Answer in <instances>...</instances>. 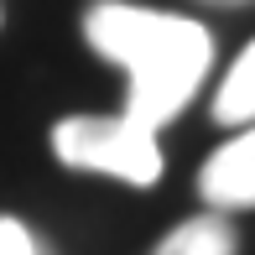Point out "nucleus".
<instances>
[{
	"label": "nucleus",
	"instance_id": "nucleus-1",
	"mask_svg": "<svg viewBox=\"0 0 255 255\" xmlns=\"http://www.w3.org/2000/svg\"><path fill=\"white\" fill-rule=\"evenodd\" d=\"M84 31L110 63L130 68V99L120 115H130L146 130H161L177 120L188 110V99L198 94L208 63H214V42L198 21L125 5V0L94 5Z\"/></svg>",
	"mask_w": 255,
	"mask_h": 255
},
{
	"label": "nucleus",
	"instance_id": "nucleus-2",
	"mask_svg": "<svg viewBox=\"0 0 255 255\" xmlns=\"http://www.w3.org/2000/svg\"><path fill=\"white\" fill-rule=\"evenodd\" d=\"M52 151L68 161V167L84 172H110L120 182H146L161 177V146L156 130L135 125L130 115H73L52 130Z\"/></svg>",
	"mask_w": 255,
	"mask_h": 255
},
{
	"label": "nucleus",
	"instance_id": "nucleus-3",
	"mask_svg": "<svg viewBox=\"0 0 255 255\" xmlns=\"http://www.w3.org/2000/svg\"><path fill=\"white\" fill-rule=\"evenodd\" d=\"M198 193L208 208H255V125H245L203 161Z\"/></svg>",
	"mask_w": 255,
	"mask_h": 255
},
{
	"label": "nucleus",
	"instance_id": "nucleus-4",
	"mask_svg": "<svg viewBox=\"0 0 255 255\" xmlns=\"http://www.w3.org/2000/svg\"><path fill=\"white\" fill-rule=\"evenodd\" d=\"M214 115L224 125H255V42L235 57V68L224 73L219 99H214Z\"/></svg>",
	"mask_w": 255,
	"mask_h": 255
},
{
	"label": "nucleus",
	"instance_id": "nucleus-5",
	"mask_svg": "<svg viewBox=\"0 0 255 255\" xmlns=\"http://www.w3.org/2000/svg\"><path fill=\"white\" fill-rule=\"evenodd\" d=\"M156 255H235V229H229L219 214L188 219V224H177L167 240H161Z\"/></svg>",
	"mask_w": 255,
	"mask_h": 255
},
{
	"label": "nucleus",
	"instance_id": "nucleus-6",
	"mask_svg": "<svg viewBox=\"0 0 255 255\" xmlns=\"http://www.w3.org/2000/svg\"><path fill=\"white\" fill-rule=\"evenodd\" d=\"M0 255H42L21 219H0Z\"/></svg>",
	"mask_w": 255,
	"mask_h": 255
}]
</instances>
